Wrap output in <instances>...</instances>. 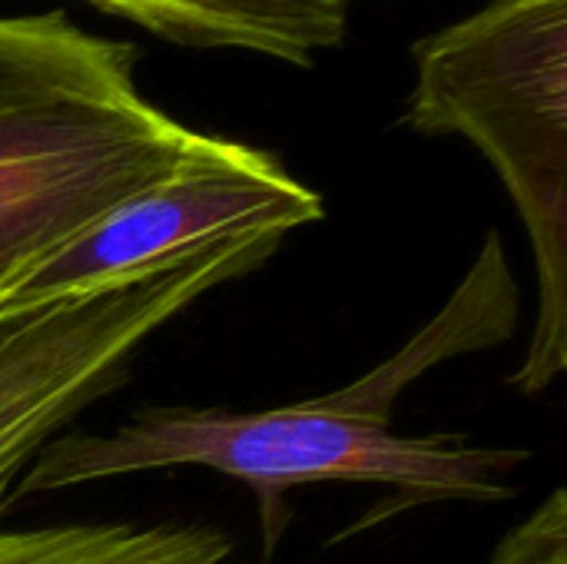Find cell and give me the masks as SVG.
Returning a JSON list of instances; mask_svg holds the SVG:
<instances>
[{
  "label": "cell",
  "mask_w": 567,
  "mask_h": 564,
  "mask_svg": "<svg viewBox=\"0 0 567 564\" xmlns=\"http://www.w3.org/2000/svg\"><path fill=\"white\" fill-rule=\"evenodd\" d=\"M405 123L468 140L505 183L538 273V316L512 386L567 369V0H488L412 47Z\"/></svg>",
  "instance_id": "7a4b0ae2"
},
{
  "label": "cell",
  "mask_w": 567,
  "mask_h": 564,
  "mask_svg": "<svg viewBox=\"0 0 567 564\" xmlns=\"http://www.w3.org/2000/svg\"><path fill=\"white\" fill-rule=\"evenodd\" d=\"M322 216V196L299 183L272 153L203 133L179 170L30 266L0 296V326L56 302L126 286L216 243L286 239Z\"/></svg>",
  "instance_id": "277c9868"
},
{
  "label": "cell",
  "mask_w": 567,
  "mask_h": 564,
  "mask_svg": "<svg viewBox=\"0 0 567 564\" xmlns=\"http://www.w3.org/2000/svg\"><path fill=\"white\" fill-rule=\"evenodd\" d=\"M492 564H567V492L555 489L495 548Z\"/></svg>",
  "instance_id": "52a82bcc"
},
{
  "label": "cell",
  "mask_w": 567,
  "mask_h": 564,
  "mask_svg": "<svg viewBox=\"0 0 567 564\" xmlns=\"http://www.w3.org/2000/svg\"><path fill=\"white\" fill-rule=\"evenodd\" d=\"M203 133L140 86L0 103V296L130 196L179 170Z\"/></svg>",
  "instance_id": "3957f363"
},
{
  "label": "cell",
  "mask_w": 567,
  "mask_h": 564,
  "mask_svg": "<svg viewBox=\"0 0 567 564\" xmlns=\"http://www.w3.org/2000/svg\"><path fill=\"white\" fill-rule=\"evenodd\" d=\"M136 60V47L93 37L60 10L0 17V103L63 90H130Z\"/></svg>",
  "instance_id": "8992f818"
},
{
  "label": "cell",
  "mask_w": 567,
  "mask_h": 564,
  "mask_svg": "<svg viewBox=\"0 0 567 564\" xmlns=\"http://www.w3.org/2000/svg\"><path fill=\"white\" fill-rule=\"evenodd\" d=\"M515 326L518 286L502 239L492 233L445 309L355 382L262 412L153 406L113 432L66 429L37 452L17 482L13 502L136 472L209 469L252 489L266 555L286 532V495L302 485H385L399 492L405 509L422 502H505L515 495L508 475L528 452L485 449L445 432L395 435L392 412L419 376L455 356L505 342Z\"/></svg>",
  "instance_id": "6da1fadb"
},
{
  "label": "cell",
  "mask_w": 567,
  "mask_h": 564,
  "mask_svg": "<svg viewBox=\"0 0 567 564\" xmlns=\"http://www.w3.org/2000/svg\"><path fill=\"white\" fill-rule=\"evenodd\" d=\"M10 103H13V100H10Z\"/></svg>",
  "instance_id": "ba28073f"
},
{
  "label": "cell",
  "mask_w": 567,
  "mask_h": 564,
  "mask_svg": "<svg viewBox=\"0 0 567 564\" xmlns=\"http://www.w3.org/2000/svg\"><path fill=\"white\" fill-rule=\"evenodd\" d=\"M186 50H243L292 66L342 47L349 0H86Z\"/></svg>",
  "instance_id": "5b68a950"
}]
</instances>
